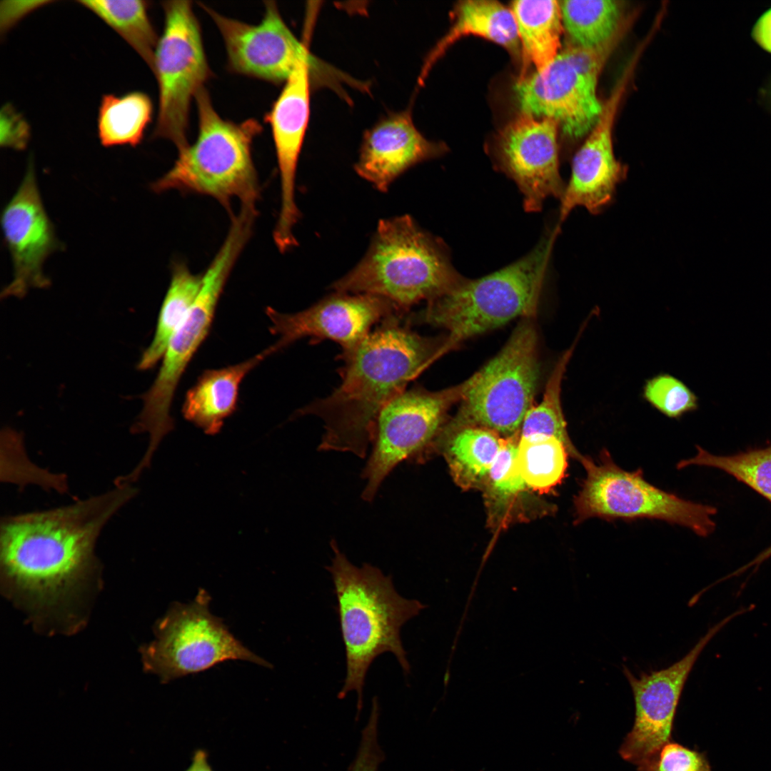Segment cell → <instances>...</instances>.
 I'll list each match as a JSON object with an SVG mask.
<instances>
[{"instance_id":"6da1fadb","label":"cell","mask_w":771,"mask_h":771,"mask_svg":"<svg viewBox=\"0 0 771 771\" xmlns=\"http://www.w3.org/2000/svg\"><path fill=\"white\" fill-rule=\"evenodd\" d=\"M137 493L133 484L114 483L69 505L2 518L0 565L6 585L40 608L69 600L98 571L97 540Z\"/></svg>"},{"instance_id":"7a4b0ae2","label":"cell","mask_w":771,"mask_h":771,"mask_svg":"<svg viewBox=\"0 0 771 771\" xmlns=\"http://www.w3.org/2000/svg\"><path fill=\"white\" fill-rule=\"evenodd\" d=\"M403 316L388 317L356 347L342 351L338 386L296 413L323 422L319 450L365 458L383 408L445 353V338L419 335Z\"/></svg>"},{"instance_id":"3957f363","label":"cell","mask_w":771,"mask_h":771,"mask_svg":"<svg viewBox=\"0 0 771 771\" xmlns=\"http://www.w3.org/2000/svg\"><path fill=\"white\" fill-rule=\"evenodd\" d=\"M331 546L334 555L326 568L334 585L346 660V675L338 697L343 699L355 691L359 713L366 675L378 656L391 652L404 674L410 673L400 630L427 605L399 595L391 576L384 575L378 568L351 563L334 540Z\"/></svg>"},{"instance_id":"277c9868","label":"cell","mask_w":771,"mask_h":771,"mask_svg":"<svg viewBox=\"0 0 771 771\" xmlns=\"http://www.w3.org/2000/svg\"><path fill=\"white\" fill-rule=\"evenodd\" d=\"M463 279L440 241L404 215L381 220L365 256L331 288L385 298L407 314L413 306L443 296Z\"/></svg>"},{"instance_id":"5b68a950","label":"cell","mask_w":771,"mask_h":771,"mask_svg":"<svg viewBox=\"0 0 771 771\" xmlns=\"http://www.w3.org/2000/svg\"><path fill=\"white\" fill-rule=\"evenodd\" d=\"M558 232L548 230L527 255L489 275L463 279L443 296L427 303L406 323H427L448 331L445 352L473 336L517 318L535 314L553 243Z\"/></svg>"},{"instance_id":"8992f818","label":"cell","mask_w":771,"mask_h":771,"mask_svg":"<svg viewBox=\"0 0 771 771\" xmlns=\"http://www.w3.org/2000/svg\"><path fill=\"white\" fill-rule=\"evenodd\" d=\"M198 133L193 144L178 151L172 168L153 182L156 193L171 189L213 197L223 206L236 198L241 205H256L259 186L251 145L261 131L254 119L240 124L223 119L215 110L205 87L196 96Z\"/></svg>"},{"instance_id":"52a82bcc","label":"cell","mask_w":771,"mask_h":771,"mask_svg":"<svg viewBox=\"0 0 771 771\" xmlns=\"http://www.w3.org/2000/svg\"><path fill=\"white\" fill-rule=\"evenodd\" d=\"M531 320L522 318L500 352L463 382L460 427H481L505 438L520 431L539 377L538 336Z\"/></svg>"},{"instance_id":"ba28073f","label":"cell","mask_w":771,"mask_h":771,"mask_svg":"<svg viewBox=\"0 0 771 771\" xmlns=\"http://www.w3.org/2000/svg\"><path fill=\"white\" fill-rule=\"evenodd\" d=\"M630 18L605 44L589 49L570 45L543 71L522 76L514 86L520 110L556 121L571 138L588 135L603 111L598 96L600 73L628 30Z\"/></svg>"},{"instance_id":"9c48e42d","label":"cell","mask_w":771,"mask_h":771,"mask_svg":"<svg viewBox=\"0 0 771 771\" xmlns=\"http://www.w3.org/2000/svg\"><path fill=\"white\" fill-rule=\"evenodd\" d=\"M245 244L239 233L227 235L203 274L201 287L193 306L169 341L153 384L142 396L143 408L131 432L149 434L146 450L148 457H153L163 438L173 428L171 407L176 390L210 331L228 277Z\"/></svg>"},{"instance_id":"30bf717a","label":"cell","mask_w":771,"mask_h":771,"mask_svg":"<svg viewBox=\"0 0 771 771\" xmlns=\"http://www.w3.org/2000/svg\"><path fill=\"white\" fill-rule=\"evenodd\" d=\"M580 463L586 472L581 488L574 498L575 523L598 517L652 518L665 520L707 536L715 528L712 506L685 500L647 482L640 469L628 472L613 461L606 449L596 461L584 456Z\"/></svg>"},{"instance_id":"8fae6325","label":"cell","mask_w":771,"mask_h":771,"mask_svg":"<svg viewBox=\"0 0 771 771\" xmlns=\"http://www.w3.org/2000/svg\"><path fill=\"white\" fill-rule=\"evenodd\" d=\"M211 597L200 588L189 603L175 602L155 628L156 639L143 649L146 669L163 682L196 674L230 660H246L266 667L209 610Z\"/></svg>"},{"instance_id":"7c38bea8","label":"cell","mask_w":771,"mask_h":771,"mask_svg":"<svg viewBox=\"0 0 771 771\" xmlns=\"http://www.w3.org/2000/svg\"><path fill=\"white\" fill-rule=\"evenodd\" d=\"M164 27L156 49L153 72L158 86V112L153 137L171 141L178 151L189 143L190 106L211 73L199 23L189 1L162 4Z\"/></svg>"},{"instance_id":"4fadbf2b","label":"cell","mask_w":771,"mask_h":771,"mask_svg":"<svg viewBox=\"0 0 771 771\" xmlns=\"http://www.w3.org/2000/svg\"><path fill=\"white\" fill-rule=\"evenodd\" d=\"M463 383L438 391L413 387L391 400L381 411L372 451L361 478V498L372 502L386 478L400 463L417 458L434 440L450 407L460 401Z\"/></svg>"},{"instance_id":"5bb4252c","label":"cell","mask_w":771,"mask_h":771,"mask_svg":"<svg viewBox=\"0 0 771 771\" xmlns=\"http://www.w3.org/2000/svg\"><path fill=\"white\" fill-rule=\"evenodd\" d=\"M745 613L740 608L710 628L692 649L670 666L634 675L625 667L634 698L632 729L623 738L618 753L637 770L651 761L672 740V731L680 697L695 662L709 642L729 622Z\"/></svg>"},{"instance_id":"9a60e30c","label":"cell","mask_w":771,"mask_h":771,"mask_svg":"<svg viewBox=\"0 0 771 771\" xmlns=\"http://www.w3.org/2000/svg\"><path fill=\"white\" fill-rule=\"evenodd\" d=\"M1 225L13 267L12 280L2 290L1 298H20L30 289L48 288L51 281L43 266L50 255L62 249V243L44 208L31 159L2 210Z\"/></svg>"},{"instance_id":"2e32d148","label":"cell","mask_w":771,"mask_h":771,"mask_svg":"<svg viewBox=\"0 0 771 771\" xmlns=\"http://www.w3.org/2000/svg\"><path fill=\"white\" fill-rule=\"evenodd\" d=\"M273 335L279 338L274 345L279 351L296 341L310 338L311 342L330 340L342 351L356 347L373 326L395 314L404 315L390 301L368 293L333 292L303 311L283 313L268 307Z\"/></svg>"},{"instance_id":"e0dca14e","label":"cell","mask_w":771,"mask_h":771,"mask_svg":"<svg viewBox=\"0 0 771 771\" xmlns=\"http://www.w3.org/2000/svg\"><path fill=\"white\" fill-rule=\"evenodd\" d=\"M265 13L257 24L226 17L206 5L224 41L228 66L240 74L275 84L286 82L301 60L311 55L284 22L273 1L265 2Z\"/></svg>"},{"instance_id":"ac0fdd59","label":"cell","mask_w":771,"mask_h":771,"mask_svg":"<svg viewBox=\"0 0 771 771\" xmlns=\"http://www.w3.org/2000/svg\"><path fill=\"white\" fill-rule=\"evenodd\" d=\"M558 123L528 114L510 122L496 145L500 168L517 184L528 212L541 210L550 196L561 198L565 186L559 172Z\"/></svg>"},{"instance_id":"d6986e66","label":"cell","mask_w":771,"mask_h":771,"mask_svg":"<svg viewBox=\"0 0 771 771\" xmlns=\"http://www.w3.org/2000/svg\"><path fill=\"white\" fill-rule=\"evenodd\" d=\"M636 66L628 63L603 103L601 114L575 153L571 175L561 200L560 219L564 221L575 207L596 214L613 200L617 186L627 169L615 158L613 132L620 102Z\"/></svg>"},{"instance_id":"ffe728a7","label":"cell","mask_w":771,"mask_h":771,"mask_svg":"<svg viewBox=\"0 0 771 771\" xmlns=\"http://www.w3.org/2000/svg\"><path fill=\"white\" fill-rule=\"evenodd\" d=\"M311 55L296 66L285 82L266 121L271 128L281 180V208L273 232L275 243L281 247L293 245V227L299 218L295 202L298 161L310 114Z\"/></svg>"},{"instance_id":"44dd1931","label":"cell","mask_w":771,"mask_h":771,"mask_svg":"<svg viewBox=\"0 0 771 771\" xmlns=\"http://www.w3.org/2000/svg\"><path fill=\"white\" fill-rule=\"evenodd\" d=\"M443 150L427 140L414 125L410 111H403L388 115L365 132L354 169L377 190L386 192L409 168Z\"/></svg>"},{"instance_id":"7402d4cb","label":"cell","mask_w":771,"mask_h":771,"mask_svg":"<svg viewBox=\"0 0 771 771\" xmlns=\"http://www.w3.org/2000/svg\"><path fill=\"white\" fill-rule=\"evenodd\" d=\"M276 352L273 344L239 363L204 371L186 392L182 406L183 417L206 434H217L225 419L236 410L240 385L245 376Z\"/></svg>"},{"instance_id":"603a6c76","label":"cell","mask_w":771,"mask_h":771,"mask_svg":"<svg viewBox=\"0 0 771 771\" xmlns=\"http://www.w3.org/2000/svg\"><path fill=\"white\" fill-rule=\"evenodd\" d=\"M455 21L439 41L423 66L421 79L436 60L460 38L476 35L516 53L519 39L515 19L510 8L500 2L468 0L460 2L455 10Z\"/></svg>"},{"instance_id":"cb8c5ba5","label":"cell","mask_w":771,"mask_h":771,"mask_svg":"<svg viewBox=\"0 0 771 771\" xmlns=\"http://www.w3.org/2000/svg\"><path fill=\"white\" fill-rule=\"evenodd\" d=\"M515 21L524 61L536 72L545 70L556 58L563 29L560 1L520 0L510 7Z\"/></svg>"},{"instance_id":"d4e9b609","label":"cell","mask_w":771,"mask_h":771,"mask_svg":"<svg viewBox=\"0 0 771 771\" xmlns=\"http://www.w3.org/2000/svg\"><path fill=\"white\" fill-rule=\"evenodd\" d=\"M203 274L193 273L181 262L173 263L170 285L160 308L153 337L138 363L150 369L162 359L169 341L193 306L201 287Z\"/></svg>"},{"instance_id":"484cf974","label":"cell","mask_w":771,"mask_h":771,"mask_svg":"<svg viewBox=\"0 0 771 771\" xmlns=\"http://www.w3.org/2000/svg\"><path fill=\"white\" fill-rule=\"evenodd\" d=\"M153 105L141 91L124 95L104 94L97 116V133L104 147L128 145L136 147L142 141L151 121Z\"/></svg>"},{"instance_id":"4316f807","label":"cell","mask_w":771,"mask_h":771,"mask_svg":"<svg viewBox=\"0 0 771 771\" xmlns=\"http://www.w3.org/2000/svg\"><path fill=\"white\" fill-rule=\"evenodd\" d=\"M563 29L571 45L596 48L610 41L629 16L623 14L622 2L613 0L560 1Z\"/></svg>"},{"instance_id":"83f0119b","label":"cell","mask_w":771,"mask_h":771,"mask_svg":"<svg viewBox=\"0 0 771 771\" xmlns=\"http://www.w3.org/2000/svg\"><path fill=\"white\" fill-rule=\"evenodd\" d=\"M503 438L488 429L463 426L448 442L445 458L456 483L465 488L485 483Z\"/></svg>"},{"instance_id":"f1b7e54d","label":"cell","mask_w":771,"mask_h":771,"mask_svg":"<svg viewBox=\"0 0 771 771\" xmlns=\"http://www.w3.org/2000/svg\"><path fill=\"white\" fill-rule=\"evenodd\" d=\"M85 7L115 31L152 70L158 37L141 0H81Z\"/></svg>"},{"instance_id":"f546056e","label":"cell","mask_w":771,"mask_h":771,"mask_svg":"<svg viewBox=\"0 0 771 771\" xmlns=\"http://www.w3.org/2000/svg\"><path fill=\"white\" fill-rule=\"evenodd\" d=\"M570 455L565 445L554 436H520L517 463L528 488L548 491L563 479Z\"/></svg>"},{"instance_id":"4dcf8cb0","label":"cell","mask_w":771,"mask_h":771,"mask_svg":"<svg viewBox=\"0 0 771 771\" xmlns=\"http://www.w3.org/2000/svg\"><path fill=\"white\" fill-rule=\"evenodd\" d=\"M587 322L585 321L581 326L573 345L559 358L547 382L541 402L530 408L520 429V436L542 434L557 438L565 445L570 455L579 461L583 455L576 450L569 438L562 409L560 391L567 365Z\"/></svg>"},{"instance_id":"1f68e13d","label":"cell","mask_w":771,"mask_h":771,"mask_svg":"<svg viewBox=\"0 0 771 771\" xmlns=\"http://www.w3.org/2000/svg\"><path fill=\"white\" fill-rule=\"evenodd\" d=\"M697 454L677 464L681 469L697 465L720 469L750 487L771 503V443L731 455H717L700 446Z\"/></svg>"},{"instance_id":"d6a6232c","label":"cell","mask_w":771,"mask_h":771,"mask_svg":"<svg viewBox=\"0 0 771 771\" xmlns=\"http://www.w3.org/2000/svg\"><path fill=\"white\" fill-rule=\"evenodd\" d=\"M518 441L503 438L499 453L485 480L486 496L492 510L501 511L528 487L517 463Z\"/></svg>"},{"instance_id":"836d02e7","label":"cell","mask_w":771,"mask_h":771,"mask_svg":"<svg viewBox=\"0 0 771 771\" xmlns=\"http://www.w3.org/2000/svg\"><path fill=\"white\" fill-rule=\"evenodd\" d=\"M643 398L655 409L672 418H677L698 408L696 395L681 381L669 374L647 380Z\"/></svg>"},{"instance_id":"e575fe53","label":"cell","mask_w":771,"mask_h":771,"mask_svg":"<svg viewBox=\"0 0 771 771\" xmlns=\"http://www.w3.org/2000/svg\"><path fill=\"white\" fill-rule=\"evenodd\" d=\"M638 771H712V769L705 754L672 740Z\"/></svg>"},{"instance_id":"d590c367","label":"cell","mask_w":771,"mask_h":771,"mask_svg":"<svg viewBox=\"0 0 771 771\" xmlns=\"http://www.w3.org/2000/svg\"><path fill=\"white\" fill-rule=\"evenodd\" d=\"M379 715L371 712L362 731L360 746L349 771H378L383 754L378 740Z\"/></svg>"},{"instance_id":"8d00e7d4","label":"cell","mask_w":771,"mask_h":771,"mask_svg":"<svg viewBox=\"0 0 771 771\" xmlns=\"http://www.w3.org/2000/svg\"><path fill=\"white\" fill-rule=\"evenodd\" d=\"M1 145L15 150L24 149L29 141V126L22 116L6 105L1 113Z\"/></svg>"},{"instance_id":"74e56055","label":"cell","mask_w":771,"mask_h":771,"mask_svg":"<svg viewBox=\"0 0 771 771\" xmlns=\"http://www.w3.org/2000/svg\"><path fill=\"white\" fill-rule=\"evenodd\" d=\"M49 2L50 1H16H16H4V5H1V13H4L1 15V19H4L1 21V30H9L21 16Z\"/></svg>"},{"instance_id":"f35d334b","label":"cell","mask_w":771,"mask_h":771,"mask_svg":"<svg viewBox=\"0 0 771 771\" xmlns=\"http://www.w3.org/2000/svg\"><path fill=\"white\" fill-rule=\"evenodd\" d=\"M751 37L763 51L771 54V6L756 19L751 29Z\"/></svg>"},{"instance_id":"ab89813d","label":"cell","mask_w":771,"mask_h":771,"mask_svg":"<svg viewBox=\"0 0 771 771\" xmlns=\"http://www.w3.org/2000/svg\"><path fill=\"white\" fill-rule=\"evenodd\" d=\"M184 771H213L208 762V755L206 750H195L191 758V763Z\"/></svg>"},{"instance_id":"60d3db41","label":"cell","mask_w":771,"mask_h":771,"mask_svg":"<svg viewBox=\"0 0 771 771\" xmlns=\"http://www.w3.org/2000/svg\"><path fill=\"white\" fill-rule=\"evenodd\" d=\"M771 557V545L767 548L762 550L759 553L753 560L747 563L745 565L739 568L737 570L733 572V575L737 577L742 573H745L748 568L751 567L758 566L762 562Z\"/></svg>"},{"instance_id":"b9f144b4","label":"cell","mask_w":771,"mask_h":771,"mask_svg":"<svg viewBox=\"0 0 771 771\" xmlns=\"http://www.w3.org/2000/svg\"><path fill=\"white\" fill-rule=\"evenodd\" d=\"M760 96L762 101L765 103L767 107L771 111V78L767 82L765 86L762 89Z\"/></svg>"}]
</instances>
